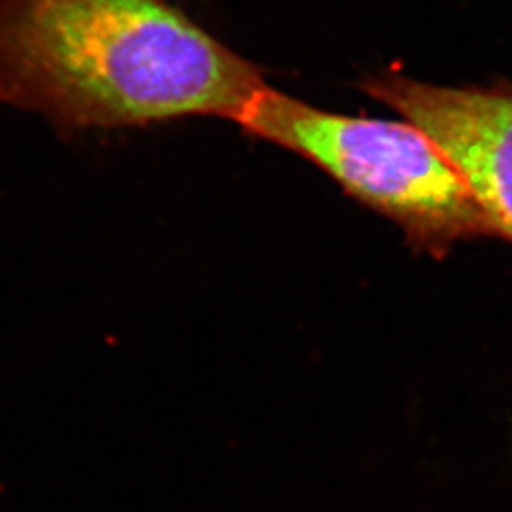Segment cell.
Listing matches in <instances>:
<instances>
[{
	"instance_id": "cell-1",
	"label": "cell",
	"mask_w": 512,
	"mask_h": 512,
	"mask_svg": "<svg viewBox=\"0 0 512 512\" xmlns=\"http://www.w3.org/2000/svg\"><path fill=\"white\" fill-rule=\"evenodd\" d=\"M264 86L169 0H0V101L61 133L236 122Z\"/></svg>"
},
{
	"instance_id": "cell-2",
	"label": "cell",
	"mask_w": 512,
	"mask_h": 512,
	"mask_svg": "<svg viewBox=\"0 0 512 512\" xmlns=\"http://www.w3.org/2000/svg\"><path fill=\"white\" fill-rule=\"evenodd\" d=\"M234 124L321 169L353 200L395 222L418 253L442 258L463 241L495 238L454 165L404 120L330 112L266 84Z\"/></svg>"
},
{
	"instance_id": "cell-3",
	"label": "cell",
	"mask_w": 512,
	"mask_h": 512,
	"mask_svg": "<svg viewBox=\"0 0 512 512\" xmlns=\"http://www.w3.org/2000/svg\"><path fill=\"white\" fill-rule=\"evenodd\" d=\"M361 90L425 133L494 228L512 243V84L439 86L395 71L370 74Z\"/></svg>"
}]
</instances>
